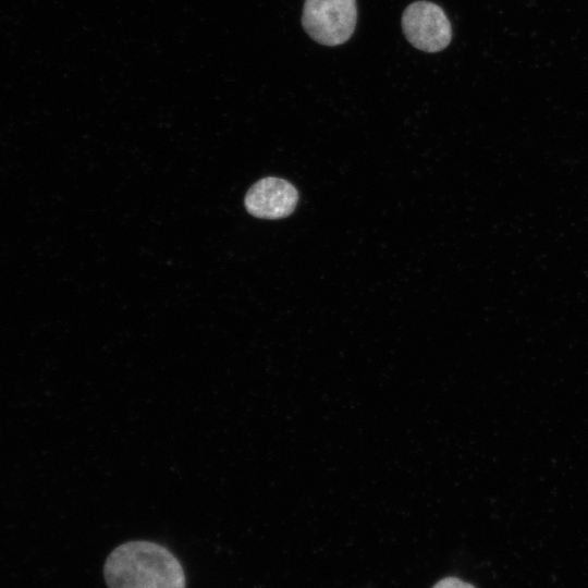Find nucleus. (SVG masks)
Returning a JSON list of instances; mask_svg holds the SVG:
<instances>
[{"instance_id": "1", "label": "nucleus", "mask_w": 588, "mask_h": 588, "mask_svg": "<svg viewBox=\"0 0 588 588\" xmlns=\"http://www.w3.org/2000/svg\"><path fill=\"white\" fill-rule=\"evenodd\" d=\"M103 576L108 588H186L184 569L166 547L133 540L107 558Z\"/></svg>"}, {"instance_id": "2", "label": "nucleus", "mask_w": 588, "mask_h": 588, "mask_svg": "<svg viewBox=\"0 0 588 588\" xmlns=\"http://www.w3.org/2000/svg\"><path fill=\"white\" fill-rule=\"evenodd\" d=\"M357 21L356 0H306L302 24L315 41L326 46L345 42Z\"/></svg>"}, {"instance_id": "3", "label": "nucleus", "mask_w": 588, "mask_h": 588, "mask_svg": "<svg viewBox=\"0 0 588 588\" xmlns=\"http://www.w3.org/2000/svg\"><path fill=\"white\" fill-rule=\"evenodd\" d=\"M402 28L415 48L426 52L444 49L451 41V24L444 11L436 3L416 1L403 12Z\"/></svg>"}, {"instance_id": "4", "label": "nucleus", "mask_w": 588, "mask_h": 588, "mask_svg": "<svg viewBox=\"0 0 588 588\" xmlns=\"http://www.w3.org/2000/svg\"><path fill=\"white\" fill-rule=\"evenodd\" d=\"M298 201L296 188L279 177H265L256 182L246 193V210L262 219H280L290 216Z\"/></svg>"}, {"instance_id": "5", "label": "nucleus", "mask_w": 588, "mask_h": 588, "mask_svg": "<svg viewBox=\"0 0 588 588\" xmlns=\"http://www.w3.org/2000/svg\"><path fill=\"white\" fill-rule=\"evenodd\" d=\"M432 588H475L471 584L465 583L456 577H445L439 580Z\"/></svg>"}]
</instances>
